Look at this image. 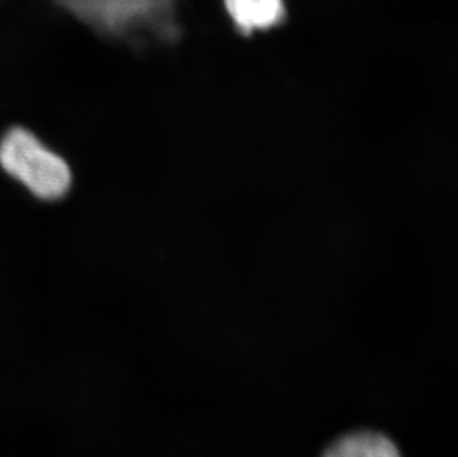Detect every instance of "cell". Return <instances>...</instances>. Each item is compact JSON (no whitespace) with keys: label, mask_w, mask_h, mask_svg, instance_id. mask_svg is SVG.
Returning a JSON list of instances; mask_svg holds the SVG:
<instances>
[{"label":"cell","mask_w":458,"mask_h":457,"mask_svg":"<svg viewBox=\"0 0 458 457\" xmlns=\"http://www.w3.org/2000/svg\"><path fill=\"white\" fill-rule=\"evenodd\" d=\"M65 11L114 39L153 38L174 42L182 35L180 0H55Z\"/></svg>","instance_id":"obj_1"},{"label":"cell","mask_w":458,"mask_h":457,"mask_svg":"<svg viewBox=\"0 0 458 457\" xmlns=\"http://www.w3.org/2000/svg\"><path fill=\"white\" fill-rule=\"evenodd\" d=\"M0 167L42 201L63 198L73 182L69 164L21 126L0 140Z\"/></svg>","instance_id":"obj_2"},{"label":"cell","mask_w":458,"mask_h":457,"mask_svg":"<svg viewBox=\"0 0 458 457\" xmlns=\"http://www.w3.org/2000/svg\"><path fill=\"white\" fill-rule=\"evenodd\" d=\"M225 13L243 36L272 30L285 22L284 0H223Z\"/></svg>","instance_id":"obj_3"},{"label":"cell","mask_w":458,"mask_h":457,"mask_svg":"<svg viewBox=\"0 0 458 457\" xmlns=\"http://www.w3.org/2000/svg\"><path fill=\"white\" fill-rule=\"evenodd\" d=\"M320 457H403L398 445L383 432H349L338 436Z\"/></svg>","instance_id":"obj_4"}]
</instances>
